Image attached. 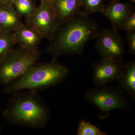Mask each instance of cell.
Listing matches in <instances>:
<instances>
[{"label":"cell","mask_w":135,"mask_h":135,"mask_svg":"<svg viewBox=\"0 0 135 135\" xmlns=\"http://www.w3.org/2000/svg\"><path fill=\"white\" fill-rule=\"evenodd\" d=\"M99 31L98 23L80 10L71 19L59 24L45 52L52 60L62 55H81L87 42L95 38Z\"/></svg>","instance_id":"cell-1"},{"label":"cell","mask_w":135,"mask_h":135,"mask_svg":"<svg viewBox=\"0 0 135 135\" xmlns=\"http://www.w3.org/2000/svg\"><path fill=\"white\" fill-rule=\"evenodd\" d=\"M2 116L12 125L41 129L46 127L49 121L50 113L38 91L24 90L12 94Z\"/></svg>","instance_id":"cell-2"},{"label":"cell","mask_w":135,"mask_h":135,"mask_svg":"<svg viewBox=\"0 0 135 135\" xmlns=\"http://www.w3.org/2000/svg\"><path fill=\"white\" fill-rule=\"evenodd\" d=\"M67 66L57 60L33 63L18 77L4 85L3 91L12 94L20 90L38 91L62 82L69 74Z\"/></svg>","instance_id":"cell-3"},{"label":"cell","mask_w":135,"mask_h":135,"mask_svg":"<svg viewBox=\"0 0 135 135\" xmlns=\"http://www.w3.org/2000/svg\"><path fill=\"white\" fill-rule=\"evenodd\" d=\"M40 60V53L18 45L0 62V84L4 86Z\"/></svg>","instance_id":"cell-4"},{"label":"cell","mask_w":135,"mask_h":135,"mask_svg":"<svg viewBox=\"0 0 135 135\" xmlns=\"http://www.w3.org/2000/svg\"><path fill=\"white\" fill-rule=\"evenodd\" d=\"M85 99L97 107L101 119H106L110 112L118 109H127L129 106L119 89L105 86H95L93 89L86 90Z\"/></svg>","instance_id":"cell-5"},{"label":"cell","mask_w":135,"mask_h":135,"mask_svg":"<svg viewBox=\"0 0 135 135\" xmlns=\"http://www.w3.org/2000/svg\"><path fill=\"white\" fill-rule=\"evenodd\" d=\"M26 20V24L35 29L42 38L49 41L59 24L51 3L41 2L36 11Z\"/></svg>","instance_id":"cell-6"},{"label":"cell","mask_w":135,"mask_h":135,"mask_svg":"<svg viewBox=\"0 0 135 135\" xmlns=\"http://www.w3.org/2000/svg\"><path fill=\"white\" fill-rule=\"evenodd\" d=\"M95 39V48L101 57L123 61L125 46L118 32L110 28L103 29Z\"/></svg>","instance_id":"cell-7"},{"label":"cell","mask_w":135,"mask_h":135,"mask_svg":"<svg viewBox=\"0 0 135 135\" xmlns=\"http://www.w3.org/2000/svg\"><path fill=\"white\" fill-rule=\"evenodd\" d=\"M123 61L102 57L98 62L92 64V79L95 86H105L118 81L120 76Z\"/></svg>","instance_id":"cell-8"},{"label":"cell","mask_w":135,"mask_h":135,"mask_svg":"<svg viewBox=\"0 0 135 135\" xmlns=\"http://www.w3.org/2000/svg\"><path fill=\"white\" fill-rule=\"evenodd\" d=\"M134 10V6L131 2H116L105 5L101 13L109 20L112 29L119 32L121 30L123 22Z\"/></svg>","instance_id":"cell-9"},{"label":"cell","mask_w":135,"mask_h":135,"mask_svg":"<svg viewBox=\"0 0 135 135\" xmlns=\"http://www.w3.org/2000/svg\"><path fill=\"white\" fill-rule=\"evenodd\" d=\"M42 38L38 32L27 24H23L13 32L16 44L35 52H38V46Z\"/></svg>","instance_id":"cell-10"},{"label":"cell","mask_w":135,"mask_h":135,"mask_svg":"<svg viewBox=\"0 0 135 135\" xmlns=\"http://www.w3.org/2000/svg\"><path fill=\"white\" fill-rule=\"evenodd\" d=\"M23 24L14 5L0 2V31L14 32Z\"/></svg>","instance_id":"cell-11"},{"label":"cell","mask_w":135,"mask_h":135,"mask_svg":"<svg viewBox=\"0 0 135 135\" xmlns=\"http://www.w3.org/2000/svg\"><path fill=\"white\" fill-rule=\"evenodd\" d=\"M51 4L59 23L71 18L81 8V0H53Z\"/></svg>","instance_id":"cell-12"},{"label":"cell","mask_w":135,"mask_h":135,"mask_svg":"<svg viewBox=\"0 0 135 135\" xmlns=\"http://www.w3.org/2000/svg\"><path fill=\"white\" fill-rule=\"evenodd\" d=\"M117 81L121 89L135 98V62L130 60L123 64L120 76Z\"/></svg>","instance_id":"cell-13"},{"label":"cell","mask_w":135,"mask_h":135,"mask_svg":"<svg viewBox=\"0 0 135 135\" xmlns=\"http://www.w3.org/2000/svg\"><path fill=\"white\" fill-rule=\"evenodd\" d=\"M15 45L13 32L0 31V62L13 50Z\"/></svg>","instance_id":"cell-14"},{"label":"cell","mask_w":135,"mask_h":135,"mask_svg":"<svg viewBox=\"0 0 135 135\" xmlns=\"http://www.w3.org/2000/svg\"><path fill=\"white\" fill-rule=\"evenodd\" d=\"M13 5L20 16L26 19L33 15L37 8L35 3L30 0H15Z\"/></svg>","instance_id":"cell-15"},{"label":"cell","mask_w":135,"mask_h":135,"mask_svg":"<svg viewBox=\"0 0 135 135\" xmlns=\"http://www.w3.org/2000/svg\"><path fill=\"white\" fill-rule=\"evenodd\" d=\"M106 0H81L83 11L89 15L98 12L101 13Z\"/></svg>","instance_id":"cell-16"},{"label":"cell","mask_w":135,"mask_h":135,"mask_svg":"<svg viewBox=\"0 0 135 135\" xmlns=\"http://www.w3.org/2000/svg\"><path fill=\"white\" fill-rule=\"evenodd\" d=\"M77 135H106V133L101 131L97 127L89 122L81 120L78 128Z\"/></svg>","instance_id":"cell-17"},{"label":"cell","mask_w":135,"mask_h":135,"mask_svg":"<svg viewBox=\"0 0 135 135\" xmlns=\"http://www.w3.org/2000/svg\"><path fill=\"white\" fill-rule=\"evenodd\" d=\"M121 30H126L127 32L135 31V12H132L123 22Z\"/></svg>","instance_id":"cell-18"},{"label":"cell","mask_w":135,"mask_h":135,"mask_svg":"<svg viewBox=\"0 0 135 135\" xmlns=\"http://www.w3.org/2000/svg\"><path fill=\"white\" fill-rule=\"evenodd\" d=\"M126 37L128 50L131 54L134 55L135 54V31L127 32Z\"/></svg>","instance_id":"cell-19"},{"label":"cell","mask_w":135,"mask_h":135,"mask_svg":"<svg viewBox=\"0 0 135 135\" xmlns=\"http://www.w3.org/2000/svg\"><path fill=\"white\" fill-rule=\"evenodd\" d=\"M15 1V0H0V2L9 5H13V3Z\"/></svg>","instance_id":"cell-20"},{"label":"cell","mask_w":135,"mask_h":135,"mask_svg":"<svg viewBox=\"0 0 135 135\" xmlns=\"http://www.w3.org/2000/svg\"><path fill=\"white\" fill-rule=\"evenodd\" d=\"M40 2L45 3H51L53 0H40Z\"/></svg>","instance_id":"cell-21"},{"label":"cell","mask_w":135,"mask_h":135,"mask_svg":"<svg viewBox=\"0 0 135 135\" xmlns=\"http://www.w3.org/2000/svg\"><path fill=\"white\" fill-rule=\"evenodd\" d=\"M109 1H110V2H119L121 0H109ZM128 1H130L133 3L135 2V0H128Z\"/></svg>","instance_id":"cell-22"},{"label":"cell","mask_w":135,"mask_h":135,"mask_svg":"<svg viewBox=\"0 0 135 135\" xmlns=\"http://www.w3.org/2000/svg\"><path fill=\"white\" fill-rule=\"evenodd\" d=\"M2 132V128L1 126V123H0V134Z\"/></svg>","instance_id":"cell-23"},{"label":"cell","mask_w":135,"mask_h":135,"mask_svg":"<svg viewBox=\"0 0 135 135\" xmlns=\"http://www.w3.org/2000/svg\"><path fill=\"white\" fill-rule=\"evenodd\" d=\"M30 1H35V0H30Z\"/></svg>","instance_id":"cell-24"}]
</instances>
